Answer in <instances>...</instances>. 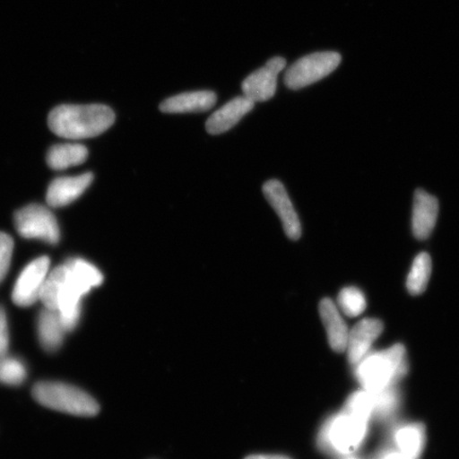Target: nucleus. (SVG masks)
Returning <instances> with one entry per match:
<instances>
[{
    "instance_id": "nucleus-26",
    "label": "nucleus",
    "mask_w": 459,
    "mask_h": 459,
    "mask_svg": "<svg viewBox=\"0 0 459 459\" xmlns=\"http://www.w3.org/2000/svg\"><path fill=\"white\" fill-rule=\"evenodd\" d=\"M381 459H415L403 455L401 452L389 453V455L383 456Z\"/></svg>"
},
{
    "instance_id": "nucleus-5",
    "label": "nucleus",
    "mask_w": 459,
    "mask_h": 459,
    "mask_svg": "<svg viewBox=\"0 0 459 459\" xmlns=\"http://www.w3.org/2000/svg\"><path fill=\"white\" fill-rule=\"evenodd\" d=\"M341 62V55L333 51L303 56L286 71L284 82L291 90L306 88L329 76Z\"/></svg>"
},
{
    "instance_id": "nucleus-9",
    "label": "nucleus",
    "mask_w": 459,
    "mask_h": 459,
    "mask_svg": "<svg viewBox=\"0 0 459 459\" xmlns=\"http://www.w3.org/2000/svg\"><path fill=\"white\" fill-rule=\"evenodd\" d=\"M263 193L275 213L280 217L281 221H282L287 238L292 240L299 239L302 234L299 217H298L294 205H292L282 183L278 180H269L264 185Z\"/></svg>"
},
{
    "instance_id": "nucleus-2",
    "label": "nucleus",
    "mask_w": 459,
    "mask_h": 459,
    "mask_svg": "<svg viewBox=\"0 0 459 459\" xmlns=\"http://www.w3.org/2000/svg\"><path fill=\"white\" fill-rule=\"evenodd\" d=\"M406 371L405 349L401 344L364 358L359 363L357 375L359 383L368 392L389 388Z\"/></svg>"
},
{
    "instance_id": "nucleus-8",
    "label": "nucleus",
    "mask_w": 459,
    "mask_h": 459,
    "mask_svg": "<svg viewBox=\"0 0 459 459\" xmlns=\"http://www.w3.org/2000/svg\"><path fill=\"white\" fill-rule=\"evenodd\" d=\"M286 66L284 57L275 56L265 66L249 74L244 80L242 90L247 99L255 102L272 100L277 91L278 76Z\"/></svg>"
},
{
    "instance_id": "nucleus-7",
    "label": "nucleus",
    "mask_w": 459,
    "mask_h": 459,
    "mask_svg": "<svg viewBox=\"0 0 459 459\" xmlns=\"http://www.w3.org/2000/svg\"><path fill=\"white\" fill-rule=\"evenodd\" d=\"M49 267L48 256L38 257L28 264L17 279L13 291V300L17 307H29L39 300Z\"/></svg>"
},
{
    "instance_id": "nucleus-19",
    "label": "nucleus",
    "mask_w": 459,
    "mask_h": 459,
    "mask_svg": "<svg viewBox=\"0 0 459 459\" xmlns=\"http://www.w3.org/2000/svg\"><path fill=\"white\" fill-rule=\"evenodd\" d=\"M395 443L399 452L411 458H417L426 444V434L421 424H407L395 433Z\"/></svg>"
},
{
    "instance_id": "nucleus-14",
    "label": "nucleus",
    "mask_w": 459,
    "mask_h": 459,
    "mask_svg": "<svg viewBox=\"0 0 459 459\" xmlns=\"http://www.w3.org/2000/svg\"><path fill=\"white\" fill-rule=\"evenodd\" d=\"M216 101L214 91H188L164 100L160 105V110L170 114L205 112L211 110Z\"/></svg>"
},
{
    "instance_id": "nucleus-25",
    "label": "nucleus",
    "mask_w": 459,
    "mask_h": 459,
    "mask_svg": "<svg viewBox=\"0 0 459 459\" xmlns=\"http://www.w3.org/2000/svg\"><path fill=\"white\" fill-rule=\"evenodd\" d=\"M9 349V328L7 316L0 308V359L7 357Z\"/></svg>"
},
{
    "instance_id": "nucleus-20",
    "label": "nucleus",
    "mask_w": 459,
    "mask_h": 459,
    "mask_svg": "<svg viewBox=\"0 0 459 459\" xmlns=\"http://www.w3.org/2000/svg\"><path fill=\"white\" fill-rule=\"evenodd\" d=\"M430 273H432V260L426 252H422L412 262L409 277H407V290L411 295H420L427 290Z\"/></svg>"
},
{
    "instance_id": "nucleus-1",
    "label": "nucleus",
    "mask_w": 459,
    "mask_h": 459,
    "mask_svg": "<svg viewBox=\"0 0 459 459\" xmlns=\"http://www.w3.org/2000/svg\"><path fill=\"white\" fill-rule=\"evenodd\" d=\"M115 114L105 105H62L48 117V126L55 134L68 140H84L99 136L110 129Z\"/></svg>"
},
{
    "instance_id": "nucleus-28",
    "label": "nucleus",
    "mask_w": 459,
    "mask_h": 459,
    "mask_svg": "<svg viewBox=\"0 0 459 459\" xmlns=\"http://www.w3.org/2000/svg\"><path fill=\"white\" fill-rule=\"evenodd\" d=\"M348 459H357V458H348Z\"/></svg>"
},
{
    "instance_id": "nucleus-15",
    "label": "nucleus",
    "mask_w": 459,
    "mask_h": 459,
    "mask_svg": "<svg viewBox=\"0 0 459 459\" xmlns=\"http://www.w3.org/2000/svg\"><path fill=\"white\" fill-rule=\"evenodd\" d=\"M319 314L331 348L336 352L344 351L347 349L349 331L335 303L324 299L319 304Z\"/></svg>"
},
{
    "instance_id": "nucleus-18",
    "label": "nucleus",
    "mask_w": 459,
    "mask_h": 459,
    "mask_svg": "<svg viewBox=\"0 0 459 459\" xmlns=\"http://www.w3.org/2000/svg\"><path fill=\"white\" fill-rule=\"evenodd\" d=\"M68 275H70V271H68L66 264L56 267L53 272L48 273L43 285L41 296H39V300L43 302L45 308L57 311L61 292L67 282Z\"/></svg>"
},
{
    "instance_id": "nucleus-22",
    "label": "nucleus",
    "mask_w": 459,
    "mask_h": 459,
    "mask_svg": "<svg viewBox=\"0 0 459 459\" xmlns=\"http://www.w3.org/2000/svg\"><path fill=\"white\" fill-rule=\"evenodd\" d=\"M338 304H340L342 312L350 317H355L365 311L367 302L366 298L357 287H346L338 296Z\"/></svg>"
},
{
    "instance_id": "nucleus-27",
    "label": "nucleus",
    "mask_w": 459,
    "mask_h": 459,
    "mask_svg": "<svg viewBox=\"0 0 459 459\" xmlns=\"http://www.w3.org/2000/svg\"><path fill=\"white\" fill-rule=\"evenodd\" d=\"M245 459H290L282 455H251Z\"/></svg>"
},
{
    "instance_id": "nucleus-24",
    "label": "nucleus",
    "mask_w": 459,
    "mask_h": 459,
    "mask_svg": "<svg viewBox=\"0 0 459 459\" xmlns=\"http://www.w3.org/2000/svg\"><path fill=\"white\" fill-rule=\"evenodd\" d=\"M14 242L7 233L0 232V282L7 275L11 258H13Z\"/></svg>"
},
{
    "instance_id": "nucleus-17",
    "label": "nucleus",
    "mask_w": 459,
    "mask_h": 459,
    "mask_svg": "<svg viewBox=\"0 0 459 459\" xmlns=\"http://www.w3.org/2000/svg\"><path fill=\"white\" fill-rule=\"evenodd\" d=\"M88 156V149L80 143H57L49 149L46 160L50 169L63 170L82 165Z\"/></svg>"
},
{
    "instance_id": "nucleus-13",
    "label": "nucleus",
    "mask_w": 459,
    "mask_h": 459,
    "mask_svg": "<svg viewBox=\"0 0 459 459\" xmlns=\"http://www.w3.org/2000/svg\"><path fill=\"white\" fill-rule=\"evenodd\" d=\"M254 107L255 102L247 99L246 96L237 97L211 115L205 124L206 131L213 135L225 134L232 129Z\"/></svg>"
},
{
    "instance_id": "nucleus-16",
    "label": "nucleus",
    "mask_w": 459,
    "mask_h": 459,
    "mask_svg": "<svg viewBox=\"0 0 459 459\" xmlns=\"http://www.w3.org/2000/svg\"><path fill=\"white\" fill-rule=\"evenodd\" d=\"M59 314L45 308L39 316L38 334L42 347L48 352H55L62 346L65 334Z\"/></svg>"
},
{
    "instance_id": "nucleus-10",
    "label": "nucleus",
    "mask_w": 459,
    "mask_h": 459,
    "mask_svg": "<svg viewBox=\"0 0 459 459\" xmlns=\"http://www.w3.org/2000/svg\"><path fill=\"white\" fill-rule=\"evenodd\" d=\"M94 180L91 172L74 177H61L50 183L46 201L51 208H62L74 203L88 189Z\"/></svg>"
},
{
    "instance_id": "nucleus-3",
    "label": "nucleus",
    "mask_w": 459,
    "mask_h": 459,
    "mask_svg": "<svg viewBox=\"0 0 459 459\" xmlns=\"http://www.w3.org/2000/svg\"><path fill=\"white\" fill-rule=\"evenodd\" d=\"M368 420L344 411L326 421L319 433L321 449L335 455H351L363 443Z\"/></svg>"
},
{
    "instance_id": "nucleus-23",
    "label": "nucleus",
    "mask_w": 459,
    "mask_h": 459,
    "mask_svg": "<svg viewBox=\"0 0 459 459\" xmlns=\"http://www.w3.org/2000/svg\"><path fill=\"white\" fill-rule=\"evenodd\" d=\"M27 370L20 359L4 357L0 359V383L21 385L25 381Z\"/></svg>"
},
{
    "instance_id": "nucleus-11",
    "label": "nucleus",
    "mask_w": 459,
    "mask_h": 459,
    "mask_svg": "<svg viewBox=\"0 0 459 459\" xmlns=\"http://www.w3.org/2000/svg\"><path fill=\"white\" fill-rule=\"evenodd\" d=\"M439 211L438 200L422 189L415 194L412 208V233L418 239H427L436 226Z\"/></svg>"
},
{
    "instance_id": "nucleus-21",
    "label": "nucleus",
    "mask_w": 459,
    "mask_h": 459,
    "mask_svg": "<svg viewBox=\"0 0 459 459\" xmlns=\"http://www.w3.org/2000/svg\"><path fill=\"white\" fill-rule=\"evenodd\" d=\"M71 272L82 282L88 286L89 289H93L102 284L103 275L94 265H91L88 261L82 260V258H72L66 263Z\"/></svg>"
},
{
    "instance_id": "nucleus-12",
    "label": "nucleus",
    "mask_w": 459,
    "mask_h": 459,
    "mask_svg": "<svg viewBox=\"0 0 459 459\" xmlns=\"http://www.w3.org/2000/svg\"><path fill=\"white\" fill-rule=\"evenodd\" d=\"M383 331L382 321L377 319H364L349 332L348 338V357L350 363L359 364L366 357V353L381 335Z\"/></svg>"
},
{
    "instance_id": "nucleus-4",
    "label": "nucleus",
    "mask_w": 459,
    "mask_h": 459,
    "mask_svg": "<svg viewBox=\"0 0 459 459\" xmlns=\"http://www.w3.org/2000/svg\"><path fill=\"white\" fill-rule=\"evenodd\" d=\"M32 394L39 404L67 414L91 417L100 411V405L93 397L65 383L39 382L33 387Z\"/></svg>"
},
{
    "instance_id": "nucleus-6",
    "label": "nucleus",
    "mask_w": 459,
    "mask_h": 459,
    "mask_svg": "<svg viewBox=\"0 0 459 459\" xmlns=\"http://www.w3.org/2000/svg\"><path fill=\"white\" fill-rule=\"evenodd\" d=\"M17 232L22 238L39 239L56 245L60 240V228L56 217L41 204H30L17 211L14 216Z\"/></svg>"
}]
</instances>
